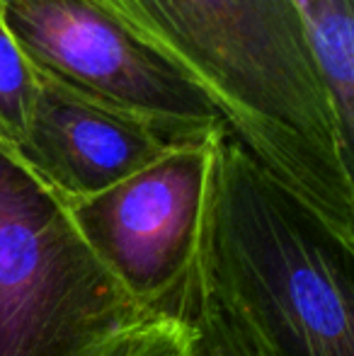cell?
I'll use <instances>...</instances> for the list:
<instances>
[{
  "mask_svg": "<svg viewBox=\"0 0 354 356\" xmlns=\"http://www.w3.org/2000/svg\"><path fill=\"white\" fill-rule=\"evenodd\" d=\"M86 3L202 88L248 153L354 248V145L291 0Z\"/></svg>",
  "mask_w": 354,
  "mask_h": 356,
  "instance_id": "cell-1",
  "label": "cell"
},
{
  "mask_svg": "<svg viewBox=\"0 0 354 356\" xmlns=\"http://www.w3.org/2000/svg\"><path fill=\"white\" fill-rule=\"evenodd\" d=\"M352 257L226 124L214 134L194 296L252 356H354Z\"/></svg>",
  "mask_w": 354,
  "mask_h": 356,
  "instance_id": "cell-2",
  "label": "cell"
},
{
  "mask_svg": "<svg viewBox=\"0 0 354 356\" xmlns=\"http://www.w3.org/2000/svg\"><path fill=\"white\" fill-rule=\"evenodd\" d=\"M146 318L90 254L66 204L0 148V356H99Z\"/></svg>",
  "mask_w": 354,
  "mask_h": 356,
  "instance_id": "cell-3",
  "label": "cell"
},
{
  "mask_svg": "<svg viewBox=\"0 0 354 356\" xmlns=\"http://www.w3.org/2000/svg\"><path fill=\"white\" fill-rule=\"evenodd\" d=\"M0 19L37 71L168 145L226 124L202 88L86 0H0Z\"/></svg>",
  "mask_w": 354,
  "mask_h": 356,
  "instance_id": "cell-4",
  "label": "cell"
},
{
  "mask_svg": "<svg viewBox=\"0 0 354 356\" xmlns=\"http://www.w3.org/2000/svg\"><path fill=\"white\" fill-rule=\"evenodd\" d=\"M211 138L175 145L104 192L66 204L90 254L146 315L189 318L211 179Z\"/></svg>",
  "mask_w": 354,
  "mask_h": 356,
  "instance_id": "cell-5",
  "label": "cell"
},
{
  "mask_svg": "<svg viewBox=\"0 0 354 356\" xmlns=\"http://www.w3.org/2000/svg\"><path fill=\"white\" fill-rule=\"evenodd\" d=\"M32 71V114L15 158L63 204L95 197L175 148Z\"/></svg>",
  "mask_w": 354,
  "mask_h": 356,
  "instance_id": "cell-6",
  "label": "cell"
},
{
  "mask_svg": "<svg viewBox=\"0 0 354 356\" xmlns=\"http://www.w3.org/2000/svg\"><path fill=\"white\" fill-rule=\"evenodd\" d=\"M332 114L354 145V0H291Z\"/></svg>",
  "mask_w": 354,
  "mask_h": 356,
  "instance_id": "cell-7",
  "label": "cell"
},
{
  "mask_svg": "<svg viewBox=\"0 0 354 356\" xmlns=\"http://www.w3.org/2000/svg\"><path fill=\"white\" fill-rule=\"evenodd\" d=\"M34 102V71L0 19V148L15 155Z\"/></svg>",
  "mask_w": 354,
  "mask_h": 356,
  "instance_id": "cell-8",
  "label": "cell"
},
{
  "mask_svg": "<svg viewBox=\"0 0 354 356\" xmlns=\"http://www.w3.org/2000/svg\"><path fill=\"white\" fill-rule=\"evenodd\" d=\"M102 356H199L197 330L179 315H151L129 330Z\"/></svg>",
  "mask_w": 354,
  "mask_h": 356,
  "instance_id": "cell-9",
  "label": "cell"
},
{
  "mask_svg": "<svg viewBox=\"0 0 354 356\" xmlns=\"http://www.w3.org/2000/svg\"><path fill=\"white\" fill-rule=\"evenodd\" d=\"M189 320L197 330L199 356H252L238 330L209 300L194 296Z\"/></svg>",
  "mask_w": 354,
  "mask_h": 356,
  "instance_id": "cell-10",
  "label": "cell"
},
{
  "mask_svg": "<svg viewBox=\"0 0 354 356\" xmlns=\"http://www.w3.org/2000/svg\"><path fill=\"white\" fill-rule=\"evenodd\" d=\"M109 347H112V344H109ZM109 347H107V349H109ZM107 349H104V352H107ZM104 352H102V354H104ZM102 354H99V356H102Z\"/></svg>",
  "mask_w": 354,
  "mask_h": 356,
  "instance_id": "cell-11",
  "label": "cell"
}]
</instances>
